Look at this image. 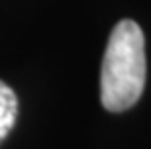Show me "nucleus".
Returning <instances> with one entry per match:
<instances>
[{
    "mask_svg": "<svg viewBox=\"0 0 151 149\" xmlns=\"http://www.w3.org/2000/svg\"><path fill=\"white\" fill-rule=\"evenodd\" d=\"M145 39L132 19H122L109 37L101 68V103L111 112L136 105L145 85Z\"/></svg>",
    "mask_w": 151,
    "mask_h": 149,
    "instance_id": "obj_1",
    "label": "nucleus"
},
{
    "mask_svg": "<svg viewBox=\"0 0 151 149\" xmlns=\"http://www.w3.org/2000/svg\"><path fill=\"white\" fill-rule=\"evenodd\" d=\"M18 116V97L10 85L0 81V143L16 124Z\"/></svg>",
    "mask_w": 151,
    "mask_h": 149,
    "instance_id": "obj_2",
    "label": "nucleus"
}]
</instances>
